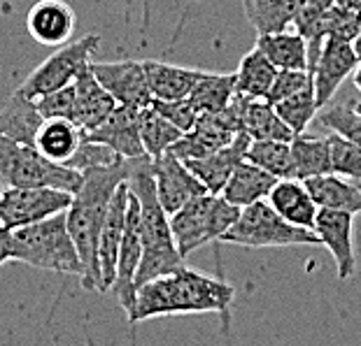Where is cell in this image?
Listing matches in <instances>:
<instances>
[{
  "mask_svg": "<svg viewBox=\"0 0 361 346\" xmlns=\"http://www.w3.org/2000/svg\"><path fill=\"white\" fill-rule=\"evenodd\" d=\"M257 49L278 70H308V44L296 30H278L257 37Z\"/></svg>",
  "mask_w": 361,
  "mask_h": 346,
  "instance_id": "obj_26",
  "label": "cell"
},
{
  "mask_svg": "<svg viewBox=\"0 0 361 346\" xmlns=\"http://www.w3.org/2000/svg\"><path fill=\"white\" fill-rule=\"evenodd\" d=\"M221 242L238 244L250 249H268V247H303V244H319L312 230L296 228L287 223L266 200L255 203L240 210V217L231 226V230L221 237Z\"/></svg>",
  "mask_w": 361,
  "mask_h": 346,
  "instance_id": "obj_5",
  "label": "cell"
},
{
  "mask_svg": "<svg viewBox=\"0 0 361 346\" xmlns=\"http://www.w3.org/2000/svg\"><path fill=\"white\" fill-rule=\"evenodd\" d=\"M266 203L287 223L305 230H312L314 217L319 212V207L314 205L312 196L301 179H278L271 193H268Z\"/></svg>",
  "mask_w": 361,
  "mask_h": 346,
  "instance_id": "obj_19",
  "label": "cell"
},
{
  "mask_svg": "<svg viewBox=\"0 0 361 346\" xmlns=\"http://www.w3.org/2000/svg\"><path fill=\"white\" fill-rule=\"evenodd\" d=\"M89 68L117 105L140 112L152 103L142 60H117V63H94L91 60Z\"/></svg>",
  "mask_w": 361,
  "mask_h": 346,
  "instance_id": "obj_8",
  "label": "cell"
},
{
  "mask_svg": "<svg viewBox=\"0 0 361 346\" xmlns=\"http://www.w3.org/2000/svg\"><path fill=\"white\" fill-rule=\"evenodd\" d=\"M245 160L255 163L261 170L273 174L275 179H294V163H291L289 142L278 140H252Z\"/></svg>",
  "mask_w": 361,
  "mask_h": 346,
  "instance_id": "obj_33",
  "label": "cell"
},
{
  "mask_svg": "<svg viewBox=\"0 0 361 346\" xmlns=\"http://www.w3.org/2000/svg\"><path fill=\"white\" fill-rule=\"evenodd\" d=\"M235 75V91L245 98H266L268 89L278 75V68H275L271 60H268L264 53L257 47L247 51L238 63Z\"/></svg>",
  "mask_w": 361,
  "mask_h": 346,
  "instance_id": "obj_31",
  "label": "cell"
},
{
  "mask_svg": "<svg viewBox=\"0 0 361 346\" xmlns=\"http://www.w3.org/2000/svg\"><path fill=\"white\" fill-rule=\"evenodd\" d=\"M84 140L110 147L119 158H140L147 156L142 149L140 133H137V112L117 105L101 126L84 133Z\"/></svg>",
  "mask_w": 361,
  "mask_h": 346,
  "instance_id": "obj_15",
  "label": "cell"
},
{
  "mask_svg": "<svg viewBox=\"0 0 361 346\" xmlns=\"http://www.w3.org/2000/svg\"><path fill=\"white\" fill-rule=\"evenodd\" d=\"M303 5L305 0H243L247 21L259 35L289 28Z\"/></svg>",
  "mask_w": 361,
  "mask_h": 346,
  "instance_id": "obj_29",
  "label": "cell"
},
{
  "mask_svg": "<svg viewBox=\"0 0 361 346\" xmlns=\"http://www.w3.org/2000/svg\"><path fill=\"white\" fill-rule=\"evenodd\" d=\"M142 256V237H140V210L137 200L128 191L126 219H124V235H121L119 256H117V274H114L112 293L117 295L119 305L124 307L126 316L133 309L135 302V272Z\"/></svg>",
  "mask_w": 361,
  "mask_h": 346,
  "instance_id": "obj_9",
  "label": "cell"
},
{
  "mask_svg": "<svg viewBox=\"0 0 361 346\" xmlns=\"http://www.w3.org/2000/svg\"><path fill=\"white\" fill-rule=\"evenodd\" d=\"M137 133H140L142 149L149 158H159L184 135L171 121L161 117L152 105L137 112Z\"/></svg>",
  "mask_w": 361,
  "mask_h": 346,
  "instance_id": "obj_32",
  "label": "cell"
},
{
  "mask_svg": "<svg viewBox=\"0 0 361 346\" xmlns=\"http://www.w3.org/2000/svg\"><path fill=\"white\" fill-rule=\"evenodd\" d=\"M312 82V77L308 70H278V75H275V79L271 84V89H268L266 94V103H280V100L294 96L296 91H301L303 86H308V84Z\"/></svg>",
  "mask_w": 361,
  "mask_h": 346,
  "instance_id": "obj_40",
  "label": "cell"
},
{
  "mask_svg": "<svg viewBox=\"0 0 361 346\" xmlns=\"http://www.w3.org/2000/svg\"><path fill=\"white\" fill-rule=\"evenodd\" d=\"M303 184L319 210H338L350 214L361 212V186L357 181L329 172L303 179Z\"/></svg>",
  "mask_w": 361,
  "mask_h": 346,
  "instance_id": "obj_22",
  "label": "cell"
},
{
  "mask_svg": "<svg viewBox=\"0 0 361 346\" xmlns=\"http://www.w3.org/2000/svg\"><path fill=\"white\" fill-rule=\"evenodd\" d=\"M3 188H5V184H3V181H0V193H3Z\"/></svg>",
  "mask_w": 361,
  "mask_h": 346,
  "instance_id": "obj_47",
  "label": "cell"
},
{
  "mask_svg": "<svg viewBox=\"0 0 361 346\" xmlns=\"http://www.w3.org/2000/svg\"><path fill=\"white\" fill-rule=\"evenodd\" d=\"M352 107H355V112L361 117V100H357V103H352Z\"/></svg>",
  "mask_w": 361,
  "mask_h": 346,
  "instance_id": "obj_46",
  "label": "cell"
},
{
  "mask_svg": "<svg viewBox=\"0 0 361 346\" xmlns=\"http://www.w3.org/2000/svg\"><path fill=\"white\" fill-rule=\"evenodd\" d=\"M361 26V12L345 10V7L334 5L322 21V37L324 40H341L355 42Z\"/></svg>",
  "mask_w": 361,
  "mask_h": 346,
  "instance_id": "obj_37",
  "label": "cell"
},
{
  "mask_svg": "<svg viewBox=\"0 0 361 346\" xmlns=\"http://www.w3.org/2000/svg\"><path fill=\"white\" fill-rule=\"evenodd\" d=\"M275 181L278 179H275L273 174L261 170V167L250 163V160H243V163H238L233 174L228 177L226 186L221 188L219 196L224 198L226 203L245 210V207L266 200L268 193H271V188L275 186Z\"/></svg>",
  "mask_w": 361,
  "mask_h": 346,
  "instance_id": "obj_25",
  "label": "cell"
},
{
  "mask_svg": "<svg viewBox=\"0 0 361 346\" xmlns=\"http://www.w3.org/2000/svg\"><path fill=\"white\" fill-rule=\"evenodd\" d=\"M312 233L319 244L331 251L338 279L348 281L357 272L355 256V214L338 210H319L314 217Z\"/></svg>",
  "mask_w": 361,
  "mask_h": 346,
  "instance_id": "obj_10",
  "label": "cell"
},
{
  "mask_svg": "<svg viewBox=\"0 0 361 346\" xmlns=\"http://www.w3.org/2000/svg\"><path fill=\"white\" fill-rule=\"evenodd\" d=\"M317 117L326 128H331V133L345 137L348 142H352L355 147L361 149V117L355 112L350 100L331 98L317 112Z\"/></svg>",
  "mask_w": 361,
  "mask_h": 346,
  "instance_id": "obj_35",
  "label": "cell"
},
{
  "mask_svg": "<svg viewBox=\"0 0 361 346\" xmlns=\"http://www.w3.org/2000/svg\"><path fill=\"white\" fill-rule=\"evenodd\" d=\"M117 160H121V158L110 147H105V144H98V142H91V140H84V137H82L80 149L73 156L71 163H68V167H73V170L82 172V170H89V167L114 165Z\"/></svg>",
  "mask_w": 361,
  "mask_h": 346,
  "instance_id": "obj_39",
  "label": "cell"
},
{
  "mask_svg": "<svg viewBox=\"0 0 361 346\" xmlns=\"http://www.w3.org/2000/svg\"><path fill=\"white\" fill-rule=\"evenodd\" d=\"M357 63H359V56L355 47H352V42L324 40V44H322V49H319V56L310 70L314 98H317L319 110L331 98H336L338 89H341L343 82L355 72Z\"/></svg>",
  "mask_w": 361,
  "mask_h": 346,
  "instance_id": "obj_12",
  "label": "cell"
},
{
  "mask_svg": "<svg viewBox=\"0 0 361 346\" xmlns=\"http://www.w3.org/2000/svg\"><path fill=\"white\" fill-rule=\"evenodd\" d=\"M352 47H355V51H357V56H359V60H361V26H359L357 40H355V42H352Z\"/></svg>",
  "mask_w": 361,
  "mask_h": 346,
  "instance_id": "obj_45",
  "label": "cell"
},
{
  "mask_svg": "<svg viewBox=\"0 0 361 346\" xmlns=\"http://www.w3.org/2000/svg\"><path fill=\"white\" fill-rule=\"evenodd\" d=\"M212 198H214L212 193L198 196L168 217V221H171L173 242L184 260H187V256H191L196 249H201L207 242H212V235H210Z\"/></svg>",
  "mask_w": 361,
  "mask_h": 346,
  "instance_id": "obj_13",
  "label": "cell"
},
{
  "mask_svg": "<svg viewBox=\"0 0 361 346\" xmlns=\"http://www.w3.org/2000/svg\"><path fill=\"white\" fill-rule=\"evenodd\" d=\"M275 112L278 117L284 121L291 133L298 135V133H305V128L312 124V119L317 117L319 112V105H317V98H314V89H312V82L308 86H303L301 91H296L294 96L280 100L275 103Z\"/></svg>",
  "mask_w": 361,
  "mask_h": 346,
  "instance_id": "obj_34",
  "label": "cell"
},
{
  "mask_svg": "<svg viewBox=\"0 0 361 346\" xmlns=\"http://www.w3.org/2000/svg\"><path fill=\"white\" fill-rule=\"evenodd\" d=\"M235 75H214L205 72L191 94L187 96L189 105L196 114H214L221 112L235 98Z\"/></svg>",
  "mask_w": 361,
  "mask_h": 346,
  "instance_id": "obj_30",
  "label": "cell"
},
{
  "mask_svg": "<svg viewBox=\"0 0 361 346\" xmlns=\"http://www.w3.org/2000/svg\"><path fill=\"white\" fill-rule=\"evenodd\" d=\"M152 100H184L205 75L194 68H182L164 60H142Z\"/></svg>",
  "mask_w": 361,
  "mask_h": 346,
  "instance_id": "obj_20",
  "label": "cell"
},
{
  "mask_svg": "<svg viewBox=\"0 0 361 346\" xmlns=\"http://www.w3.org/2000/svg\"><path fill=\"white\" fill-rule=\"evenodd\" d=\"M291 163H294V179H310L317 174L331 172V151L326 137L298 133L291 137Z\"/></svg>",
  "mask_w": 361,
  "mask_h": 346,
  "instance_id": "obj_28",
  "label": "cell"
},
{
  "mask_svg": "<svg viewBox=\"0 0 361 346\" xmlns=\"http://www.w3.org/2000/svg\"><path fill=\"white\" fill-rule=\"evenodd\" d=\"M12 260L40 270L82 276V260L68 233L66 212L37 221L33 226L10 230Z\"/></svg>",
  "mask_w": 361,
  "mask_h": 346,
  "instance_id": "obj_3",
  "label": "cell"
},
{
  "mask_svg": "<svg viewBox=\"0 0 361 346\" xmlns=\"http://www.w3.org/2000/svg\"><path fill=\"white\" fill-rule=\"evenodd\" d=\"M152 174H154L157 198L168 217L187 205L189 200L207 193L203 184L194 177V172L173 151H166L159 158H152Z\"/></svg>",
  "mask_w": 361,
  "mask_h": 346,
  "instance_id": "obj_11",
  "label": "cell"
},
{
  "mask_svg": "<svg viewBox=\"0 0 361 346\" xmlns=\"http://www.w3.org/2000/svg\"><path fill=\"white\" fill-rule=\"evenodd\" d=\"M42 121L44 119L37 110L35 100L26 98L19 89L0 105V135L7 137V140L33 147Z\"/></svg>",
  "mask_w": 361,
  "mask_h": 346,
  "instance_id": "obj_21",
  "label": "cell"
},
{
  "mask_svg": "<svg viewBox=\"0 0 361 346\" xmlns=\"http://www.w3.org/2000/svg\"><path fill=\"white\" fill-rule=\"evenodd\" d=\"M28 33L47 47H63L75 33V12L63 0H40L28 12Z\"/></svg>",
  "mask_w": 361,
  "mask_h": 346,
  "instance_id": "obj_17",
  "label": "cell"
},
{
  "mask_svg": "<svg viewBox=\"0 0 361 346\" xmlns=\"http://www.w3.org/2000/svg\"><path fill=\"white\" fill-rule=\"evenodd\" d=\"M0 181L5 188H56L73 196L82 184V172L51 163L35 147L0 135Z\"/></svg>",
  "mask_w": 361,
  "mask_h": 346,
  "instance_id": "obj_4",
  "label": "cell"
},
{
  "mask_svg": "<svg viewBox=\"0 0 361 346\" xmlns=\"http://www.w3.org/2000/svg\"><path fill=\"white\" fill-rule=\"evenodd\" d=\"M352 82H355V89L361 94V60L357 63V68H355V72H352Z\"/></svg>",
  "mask_w": 361,
  "mask_h": 346,
  "instance_id": "obj_44",
  "label": "cell"
},
{
  "mask_svg": "<svg viewBox=\"0 0 361 346\" xmlns=\"http://www.w3.org/2000/svg\"><path fill=\"white\" fill-rule=\"evenodd\" d=\"M149 105L154 107L161 117L171 121L175 128L182 130V133H189L198 119V114L194 112V107L189 105L187 98L184 100H152Z\"/></svg>",
  "mask_w": 361,
  "mask_h": 346,
  "instance_id": "obj_41",
  "label": "cell"
},
{
  "mask_svg": "<svg viewBox=\"0 0 361 346\" xmlns=\"http://www.w3.org/2000/svg\"><path fill=\"white\" fill-rule=\"evenodd\" d=\"M84 130L68 119H44L35 135L33 147L51 163L68 165L82 144Z\"/></svg>",
  "mask_w": 361,
  "mask_h": 346,
  "instance_id": "obj_24",
  "label": "cell"
},
{
  "mask_svg": "<svg viewBox=\"0 0 361 346\" xmlns=\"http://www.w3.org/2000/svg\"><path fill=\"white\" fill-rule=\"evenodd\" d=\"M73 86H75V119L73 121L84 133H89V130L101 126L103 121L110 117L117 103H114L112 96L98 84L94 72H91V68H84V70L75 77Z\"/></svg>",
  "mask_w": 361,
  "mask_h": 346,
  "instance_id": "obj_18",
  "label": "cell"
},
{
  "mask_svg": "<svg viewBox=\"0 0 361 346\" xmlns=\"http://www.w3.org/2000/svg\"><path fill=\"white\" fill-rule=\"evenodd\" d=\"M101 44V37L98 35H87L80 37V40L66 42L59 51H54L47 60H42L40 65L30 72L24 84L19 86V91L30 100H37L54 91L68 86V84L75 82L84 68H89L91 56Z\"/></svg>",
  "mask_w": 361,
  "mask_h": 346,
  "instance_id": "obj_6",
  "label": "cell"
},
{
  "mask_svg": "<svg viewBox=\"0 0 361 346\" xmlns=\"http://www.w3.org/2000/svg\"><path fill=\"white\" fill-rule=\"evenodd\" d=\"M126 205H128V186L126 181L117 188L112 196L110 210H107L105 223L98 237V270H101V283L103 293H110L114 274H117V256L121 235H124V219H126Z\"/></svg>",
  "mask_w": 361,
  "mask_h": 346,
  "instance_id": "obj_16",
  "label": "cell"
},
{
  "mask_svg": "<svg viewBox=\"0 0 361 346\" xmlns=\"http://www.w3.org/2000/svg\"><path fill=\"white\" fill-rule=\"evenodd\" d=\"M233 297V286L182 265L175 272L142 283L135 290L128 323L130 328H137L149 319L173 316V314H221L226 319Z\"/></svg>",
  "mask_w": 361,
  "mask_h": 346,
  "instance_id": "obj_2",
  "label": "cell"
},
{
  "mask_svg": "<svg viewBox=\"0 0 361 346\" xmlns=\"http://www.w3.org/2000/svg\"><path fill=\"white\" fill-rule=\"evenodd\" d=\"M336 5L352 12H361V0H336Z\"/></svg>",
  "mask_w": 361,
  "mask_h": 346,
  "instance_id": "obj_43",
  "label": "cell"
},
{
  "mask_svg": "<svg viewBox=\"0 0 361 346\" xmlns=\"http://www.w3.org/2000/svg\"><path fill=\"white\" fill-rule=\"evenodd\" d=\"M35 105H37V110H40L42 119H68V121H73L75 119V86L73 84H68V86L54 91V94L37 98Z\"/></svg>",
  "mask_w": 361,
  "mask_h": 346,
  "instance_id": "obj_38",
  "label": "cell"
},
{
  "mask_svg": "<svg viewBox=\"0 0 361 346\" xmlns=\"http://www.w3.org/2000/svg\"><path fill=\"white\" fill-rule=\"evenodd\" d=\"M250 142L252 140L245 133H235V137L226 144V147L217 149L205 158L182 160V163L194 172V177L203 184L207 193L219 196L221 188L226 186L228 177H231L233 170L238 167V163H243L245 160V153H247Z\"/></svg>",
  "mask_w": 361,
  "mask_h": 346,
  "instance_id": "obj_14",
  "label": "cell"
},
{
  "mask_svg": "<svg viewBox=\"0 0 361 346\" xmlns=\"http://www.w3.org/2000/svg\"><path fill=\"white\" fill-rule=\"evenodd\" d=\"M12 260V240H10V230L0 226V265L10 263Z\"/></svg>",
  "mask_w": 361,
  "mask_h": 346,
  "instance_id": "obj_42",
  "label": "cell"
},
{
  "mask_svg": "<svg viewBox=\"0 0 361 346\" xmlns=\"http://www.w3.org/2000/svg\"><path fill=\"white\" fill-rule=\"evenodd\" d=\"M233 137L235 133L221 128L210 114H198L194 128L189 133H184L168 151H173L180 160H198L210 156V153L221 147H226Z\"/></svg>",
  "mask_w": 361,
  "mask_h": 346,
  "instance_id": "obj_23",
  "label": "cell"
},
{
  "mask_svg": "<svg viewBox=\"0 0 361 346\" xmlns=\"http://www.w3.org/2000/svg\"><path fill=\"white\" fill-rule=\"evenodd\" d=\"M73 196L56 188H12L0 193V226L7 230L33 226L54 214H63Z\"/></svg>",
  "mask_w": 361,
  "mask_h": 346,
  "instance_id": "obj_7",
  "label": "cell"
},
{
  "mask_svg": "<svg viewBox=\"0 0 361 346\" xmlns=\"http://www.w3.org/2000/svg\"><path fill=\"white\" fill-rule=\"evenodd\" d=\"M240 96V94H238ZM243 98V133L250 140H278L291 142L294 133L284 126L275 107L264 98Z\"/></svg>",
  "mask_w": 361,
  "mask_h": 346,
  "instance_id": "obj_27",
  "label": "cell"
},
{
  "mask_svg": "<svg viewBox=\"0 0 361 346\" xmlns=\"http://www.w3.org/2000/svg\"><path fill=\"white\" fill-rule=\"evenodd\" d=\"M128 160L130 158H121L114 165L82 170V184L73 193L71 207L66 210L68 233L82 260L80 283L89 293H103L101 270H98V237H101L112 196L128 177Z\"/></svg>",
  "mask_w": 361,
  "mask_h": 346,
  "instance_id": "obj_1",
  "label": "cell"
},
{
  "mask_svg": "<svg viewBox=\"0 0 361 346\" xmlns=\"http://www.w3.org/2000/svg\"><path fill=\"white\" fill-rule=\"evenodd\" d=\"M326 140L329 151H331V172L345 179L361 181V149L336 133L329 135Z\"/></svg>",
  "mask_w": 361,
  "mask_h": 346,
  "instance_id": "obj_36",
  "label": "cell"
}]
</instances>
